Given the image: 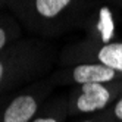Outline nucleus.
I'll list each match as a JSON object with an SVG mask.
<instances>
[{"mask_svg":"<svg viewBox=\"0 0 122 122\" xmlns=\"http://www.w3.org/2000/svg\"><path fill=\"white\" fill-rule=\"evenodd\" d=\"M109 99L110 93L103 84H84L82 93L76 100V107L81 112H94L103 109Z\"/></svg>","mask_w":122,"mask_h":122,"instance_id":"nucleus-1","label":"nucleus"},{"mask_svg":"<svg viewBox=\"0 0 122 122\" xmlns=\"http://www.w3.org/2000/svg\"><path fill=\"white\" fill-rule=\"evenodd\" d=\"M74 80L78 84H104L112 81L116 75V71L104 66L102 63H87L78 65L74 69Z\"/></svg>","mask_w":122,"mask_h":122,"instance_id":"nucleus-2","label":"nucleus"},{"mask_svg":"<svg viewBox=\"0 0 122 122\" xmlns=\"http://www.w3.org/2000/svg\"><path fill=\"white\" fill-rule=\"evenodd\" d=\"M37 112V103L31 96H19L6 107L3 122H28Z\"/></svg>","mask_w":122,"mask_h":122,"instance_id":"nucleus-3","label":"nucleus"},{"mask_svg":"<svg viewBox=\"0 0 122 122\" xmlns=\"http://www.w3.org/2000/svg\"><path fill=\"white\" fill-rule=\"evenodd\" d=\"M99 60L102 65L122 72V43H113L102 47L99 51Z\"/></svg>","mask_w":122,"mask_h":122,"instance_id":"nucleus-4","label":"nucleus"},{"mask_svg":"<svg viewBox=\"0 0 122 122\" xmlns=\"http://www.w3.org/2000/svg\"><path fill=\"white\" fill-rule=\"evenodd\" d=\"M71 3V0H36L37 12L44 18H53Z\"/></svg>","mask_w":122,"mask_h":122,"instance_id":"nucleus-5","label":"nucleus"},{"mask_svg":"<svg viewBox=\"0 0 122 122\" xmlns=\"http://www.w3.org/2000/svg\"><path fill=\"white\" fill-rule=\"evenodd\" d=\"M99 31L102 34L103 41H109L113 34V19L112 13L107 7H102L100 9V21H99Z\"/></svg>","mask_w":122,"mask_h":122,"instance_id":"nucleus-6","label":"nucleus"},{"mask_svg":"<svg viewBox=\"0 0 122 122\" xmlns=\"http://www.w3.org/2000/svg\"><path fill=\"white\" fill-rule=\"evenodd\" d=\"M113 112H115V116L122 121V99L115 104V110H113Z\"/></svg>","mask_w":122,"mask_h":122,"instance_id":"nucleus-7","label":"nucleus"},{"mask_svg":"<svg viewBox=\"0 0 122 122\" xmlns=\"http://www.w3.org/2000/svg\"><path fill=\"white\" fill-rule=\"evenodd\" d=\"M5 44H6V32L0 28V49H3Z\"/></svg>","mask_w":122,"mask_h":122,"instance_id":"nucleus-8","label":"nucleus"},{"mask_svg":"<svg viewBox=\"0 0 122 122\" xmlns=\"http://www.w3.org/2000/svg\"><path fill=\"white\" fill-rule=\"evenodd\" d=\"M34 122H57V121L53 119V118H38V119H36Z\"/></svg>","mask_w":122,"mask_h":122,"instance_id":"nucleus-9","label":"nucleus"},{"mask_svg":"<svg viewBox=\"0 0 122 122\" xmlns=\"http://www.w3.org/2000/svg\"><path fill=\"white\" fill-rule=\"evenodd\" d=\"M2 76H3V65L0 62V80H2Z\"/></svg>","mask_w":122,"mask_h":122,"instance_id":"nucleus-10","label":"nucleus"},{"mask_svg":"<svg viewBox=\"0 0 122 122\" xmlns=\"http://www.w3.org/2000/svg\"><path fill=\"white\" fill-rule=\"evenodd\" d=\"M84 122H90V121H84Z\"/></svg>","mask_w":122,"mask_h":122,"instance_id":"nucleus-11","label":"nucleus"}]
</instances>
